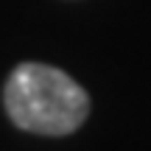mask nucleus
<instances>
[{"mask_svg": "<svg viewBox=\"0 0 151 151\" xmlns=\"http://www.w3.org/2000/svg\"><path fill=\"white\" fill-rule=\"evenodd\" d=\"M3 104L17 129L48 137L70 134L90 115L87 92L59 67L39 62H22L11 70Z\"/></svg>", "mask_w": 151, "mask_h": 151, "instance_id": "nucleus-1", "label": "nucleus"}]
</instances>
